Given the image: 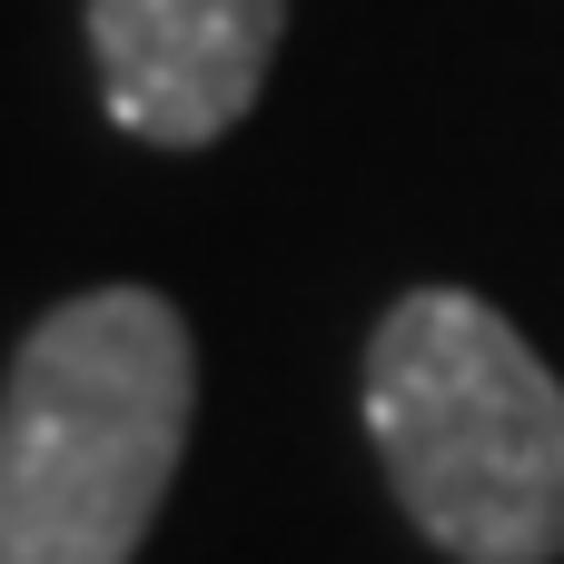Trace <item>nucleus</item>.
Wrapping results in <instances>:
<instances>
[{
    "label": "nucleus",
    "instance_id": "obj_1",
    "mask_svg": "<svg viewBox=\"0 0 564 564\" xmlns=\"http://www.w3.org/2000/svg\"><path fill=\"white\" fill-rule=\"evenodd\" d=\"M198 416V347L159 288L59 297L0 387V564H129Z\"/></svg>",
    "mask_w": 564,
    "mask_h": 564
},
{
    "label": "nucleus",
    "instance_id": "obj_2",
    "mask_svg": "<svg viewBox=\"0 0 564 564\" xmlns=\"http://www.w3.org/2000/svg\"><path fill=\"white\" fill-rule=\"evenodd\" d=\"M367 436L406 525L456 564L564 555V387L466 288H416L367 337Z\"/></svg>",
    "mask_w": 564,
    "mask_h": 564
},
{
    "label": "nucleus",
    "instance_id": "obj_3",
    "mask_svg": "<svg viewBox=\"0 0 564 564\" xmlns=\"http://www.w3.org/2000/svg\"><path fill=\"white\" fill-rule=\"evenodd\" d=\"M288 0H89L99 109L149 149H208L248 119Z\"/></svg>",
    "mask_w": 564,
    "mask_h": 564
}]
</instances>
